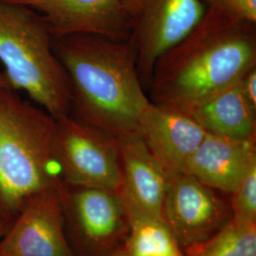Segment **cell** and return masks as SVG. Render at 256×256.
I'll return each instance as SVG.
<instances>
[{
  "label": "cell",
  "instance_id": "obj_1",
  "mask_svg": "<svg viewBox=\"0 0 256 256\" xmlns=\"http://www.w3.org/2000/svg\"><path fill=\"white\" fill-rule=\"evenodd\" d=\"M70 88V114L114 137L140 133L150 100L129 40L93 34L54 37Z\"/></svg>",
  "mask_w": 256,
  "mask_h": 256
},
{
  "label": "cell",
  "instance_id": "obj_2",
  "mask_svg": "<svg viewBox=\"0 0 256 256\" xmlns=\"http://www.w3.org/2000/svg\"><path fill=\"white\" fill-rule=\"evenodd\" d=\"M256 66V24L206 10L192 30L156 61L151 102L184 111L236 84Z\"/></svg>",
  "mask_w": 256,
  "mask_h": 256
},
{
  "label": "cell",
  "instance_id": "obj_3",
  "mask_svg": "<svg viewBox=\"0 0 256 256\" xmlns=\"http://www.w3.org/2000/svg\"><path fill=\"white\" fill-rule=\"evenodd\" d=\"M55 118L0 86V221L8 228L28 202L64 185Z\"/></svg>",
  "mask_w": 256,
  "mask_h": 256
},
{
  "label": "cell",
  "instance_id": "obj_4",
  "mask_svg": "<svg viewBox=\"0 0 256 256\" xmlns=\"http://www.w3.org/2000/svg\"><path fill=\"white\" fill-rule=\"evenodd\" d=\"M54 37L39 14L0 0V62L12 90L27 93L54 118L70 112V88Z\"/></svg>",
  "mask_w": 256,
  "mask_h": 256
},
{
  "label": "cell",
  "instance_id": "obj_5",
  "mask_svg": "<svg viewBox=\"0 0 256 256\" xmlns=\"http://www.w3.org/2000/svg\"><path fill=\"white\" fill-rule=\"evenodd\" d=\"M64 230L77 256H108L122 247L129 230L119 192L64 183L60 192Z\"/></svg>",
  "mask_w": 256,
  "mask_h": 256
},
{
  "label": "cell",
  "instance_id": "obj_6",
  "mask_svg": "<svg viewBox=\"0 0 256 256\" xmlns=\"http://www.w3.org/2000/svg\"><path fill=\"white\" fill-rule=\"evenodd\" d=\"M56 155L64 183L119 192L122 173L118 138L70 114L55 118Z\"/></svg>",
  "mask_w": 256,
  "mask_h": 256
},
{
  "label": "cell",
  "instance_id": "obj_7",
  "mask_svg": "<svg viewBox=\"0 0 256 256\" xmlns=\"http://www.w3.org/2000/svg\"><path fill=\"white\" fill-rule=\"evenodd\" d=\"M140 82L146 90L158 58L182 40L205 14L200 0H122Z\"/></svg>",
  "mask_w": 256,
  "mask_h": 256
},
{
  "label": "cell",
  "instance_id": "obj_8",
  "mask_svg": "<svg viewBox=\"0 0 256 256\" xmlns=\"http://www.w3.org/2000/svg\"><path fill=\"white\" fill-rule=\"evenodd\" d=\"M162 218L184 254L223 228L232 220V210L216 190L182 174L170 178Z\"/></svg>",
  "mask_w": 256,
  "mask_h": 256
},
{
  "label": "cell",
  "instance_id": "obj_9",
  "mask_svg": "<svg viewBox=\"0 0 256 256\" xmlns=\"http://www.w3.org/2000/svg\"><path fill=\"white\" fill-rule=\"evenodd\" d=\"M62 187L28 202L1 239L0 256H77L64 230Z\"/></svg>",
  "mask_w": 256,
  "mask_h": 256
},
{
  "label": "cell",
  "instance_id": "obj_10",
  "mask_svg": "<svg viewBox=\"0 0 256 256\" xmlns=\"http://www.w3.org/2000/svg\"><path fill=\"white\" fill-rule=\"evenodd\" d=\"M36 10L52 37L93 34L126 41L130 26L122 0H14Z\"/></svg>",
  "mask_w": 256,
  "mask_h": 256
},
{
  "label": "cell",
  "instance_id": "obj_11",
  "mask_svg": "<svg viewBox=\"0 0 256 256\" xmlns=\"http://www.w3.org/2000/svg\"><path fill=\"white\" fill-rule=\"evenodd\" d=\"M140 134L170 180L185 173L207 132L182 111L150 102L140 116Z\"/></svg>",
  "mask_w": 256,
  "mask_h": 256
},
{
  "label": "cell",
  "instance_id": "obj_12",
  "mask_svg": "<svg viewBox=\"0 0 256 256\" xmlns=\"http://www.w3.org/2000/svg\"><path fill=\"white\" fill-rule=\"evenodd\" d=\"M117 138L122 173L118 192L128 218H162L169 178L147 148L140 133Z\"/></svg>",
  "mask_w": 256,
  "mask_h": 256
},
{
  "label": "cell",
  "instance_id": "obj_13",
  "mask_svg": "<svg viewBox=\"0 0 256 256\" xmlns=\"http://www.w3.org/2000/svg\"><path fill=\"white\" fill-rule=\"evenodd\" d=\"M256 164V140H234L207 133L184 174L220 192H234Z\"/></svg>",
  "mask_w": 256,
  "mask_h": 256
},
{
  "label": "cell",
  "instance_id": "obj_14",
  "mask_svg": "<svg viewBox=\"0 0 256 256\" xmlns=\"http://www.w3.org/2000/svg\"><path fill=\"white\" fill-rule=\"evenodd\" d=\"M207 133L234 140H256V110L239 81L182 111Z\"/></svg>",
  "mask_w": 256,
  "mask_h": 256
},
{
  "label": "cell",
  "instance_id": "obj_15",
  "mask_svg": "<svg viewBox=\"0 0 256 256\" xmlns=\"http://www.w3.org/2000/svg\"><path fill=\"white\" fill-rule=\"evenodd\" d=\"M129 230L124 243L129 256H184L162 218H128Z\"/></svg>",
  "mask_w": 256,
  "mask_h": 256
},
{
  "label": "cell",
  "instance_id": "obj_16",
  "mask_svg": "<svg viewBox=\"0 0 256 256\" xmlns=\"http://www.w3.org/2000/svg\"><path fill=\"white\" fill-rule=\"evenodd\" d=\"M184 254V256H256V224H239L230 220L209 239Z\"/></svg>",
  "mask_w": 256,
  "mask_h": 256
},
{
  "label": "cell",
  "instance_id": "obj_17",
  "mask_svg": "<svg viewBox=\"0 0 256 256\" xmlns=\"http://www.w3.org/2000/svg\"><path fill=\"white\" fill-rule=\"evenodd\" d=\"M232 220L239 224H256V164L230 194Z\"/></svg>",
  "mask_w": 256,
  "mask_h": 256
},
{
  "label": "cell",
  "instance_id": "obj_18",
  "mask_svg": "<svg viewBox=\"0 0 256 256\" xmlns=\"http://www.w3.org/2000/svg\"><path fill=\"white\" fill-rule=\"evenodd\" d=\"M206 10L227 18L256 24V0H200Z\"/></svg>",
  "mask_w": 256,
  "mask_h": 256
},
{
  "label": "cell",
  "instance_id": "obj_19",
  "mask_svg": "<svg viewBox=\"0 0 256 256\" xmlns=\"http://www.w3.org/2000/svg\"><path fill=\"white\" fill-rule=\"evenodd\" d=\"M239 84L248 102L256 110V66L244 74L240 78Z\"/></svg>",
  "mask_w": 256,
  "mask_h": 256
},
{
  "label": "cell",
  "instance_id": "obj_20",
  "mask_svg": "<svg viewBox=\"0 0 256 256\" xmlns=\"http://www.w3.org/2000/svg\"><path fill=\"white\" fill-rule=\"evenodd\" d=\"M108 256H128V252H126V248H124V245L122 246V247L119 248L118 250H116L114 252H112L111 254H110Z\"/></svg>",
  "mask_w": 256,
  "mask_h": 256
},
{
  "label": "cell",
  "instance_id": "obj_21",
  "mask_svg": "<svg viewBox=\"0 0 256 256\" xmlns=\"http://www.w3.org/2000/svg\"><path fill=\"white\" fill-rule=\"evenodd\" d=\"M0 86H10L9 82L5 76V74H3V72H0Z\"/></svg>",
  "mask_w": 256,
  "mask_h": 256
},
{
  "label": "cell",
  "instance_id": "obj_22",
  "mask_svg": "<svg viewBox=\"0 0 256 256\" xmlns=\"http://www.w3.org/2000/svg\"><path fill=\"white\" fill-rule=\"evenodd\" d=\"M7 229H8V227H7L4 223H2V222L0 221V241H1V239L3 238L4 234L6 232Z\"/></svg>",
  "mask_w": 256,
  "mask_h": 256
}]
</instances>
